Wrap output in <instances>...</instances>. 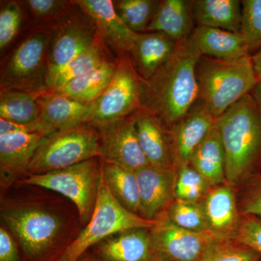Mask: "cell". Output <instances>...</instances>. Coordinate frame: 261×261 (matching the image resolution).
<instances>
[{
    "label": "cell",
    "mask_w": 261,
    "mask_h": 261,
    "mask_svg": "<svg viewBox=\"0 0 261 261\" xmlns=\"http://www.w3.org/2000/svg\"><path fill=\"white\" fill-rule=\"evenodd\" d=\"M44 135L10 133L0 135L2 186H9L28 173L31 161Z\"/></svg>",
    "instance_id": "obj_18"
},
{
    "label": "cell",
    "mask_w": 261,
    "mask_h": 261,
    "mask_svg": "<svg viewBox=\"0 0 261 261\" xmlns=\"http://www.w3.org/2000/svg\"><path fill=\"white\" fill-rule=\"evenodd\" d=\"M99 135V159L136 171L148 166L141 148L133 115L96 127Z\"/></svg>",
    "instance_id": "obj_12"
},
{
    "label": "cell",
    "mask_w": 261,
    "mask_h": 261,
    "mask_svg": "<svg viewBox=\"0 0 261 261\" xmlns=\"http://www.w3.org/2000/svg\"><path fill=\"white\" fill-rule=\"evenodd\" d=\"M113 53L97 35L95 40L86 50L65 65L57 75L49 91L61 88L70 81L92 71L105 62L117 59L113 58Z\"/></svg>",
    "instance_id": "obj_29"
},
{
    "label": "cell",
    "mask_w": 261,
    "mask_h": 261,
    "mask_svg": "<svg viewBox=\"0 0 261 261\" xmlns=\"http://www.w3.org/2000/svg\"><path fill=\"white\" fill-rule=\"evenodd\" d=\"M216 121L205 103L198 99L180 121L169 128L171 154L176 169L190 164L192 155Z\"/></svg>",
    "instance_id": "obj_13"
},
{
    "label": "cell",
    "mask_w": 261,
    "mask_h": 261,
    "mask_svg": "<svg viewBox=\"0 0 261 261\" xmlns=\"http://www.w3.org/2000/svg\"><path fill=\"white\" fill-rule=\"evenodd\" d=\"M200 261H261V254L235 239L217 238Z\"/></svg>",
    "instance_id": "obj_32"
},
{
    "label": "cell",
    "mask_w": 261,
    "mask_h": 261,
    "mask_svg": "<svg viewBox=\"0 0 261 261\" xmlns=\"http://www.w3.org/2000/svg\"><path fill=\"white\" fill-rule=\"evenodd\" d=\"M149 228L151 251L166 261H200L216 238L212 233L196 232L171 222L167 215L156 220Z\"/></svg>",
    "instance_id": "obj_11"
},
{
    "label": "cell",
    "mask_w": 261,
    "mask_h": 261,
    "mask_svg": "<svg viewBox=\"0 0 261 261\" xmlns=\"http://www.w3.org/2000/svg\"><path fill=\"white\" fill-rule=\"evenodd\" d=\"M209 232L216 238L234 239L241 221L234 187L226 183L213 186L201 202Z\"/></svg>",
    "instance_id": "obj_16"
},
{
    "label": "cell",
    "mask_w": 261,
    "mask_h": 261,
    "mask_svg": "<svg viewBox=\"0 0 261 261\" xmlns=\"http://www.w3.org/2000/svg\"><path fill=\"white\" fill-rule=\"evenodd\" d=\"M39 103L43 119L56 130L87 124L93 109V103L83 104L53 92L40 94Z\"/></svg>",
    "instance_id": "obj_22"
},
{
    "label": "cell",
    "mask_w": 261,
    "mask_h": 261,
    "mask_svg": "<svg viewBox=\"0 0 261 261\" xmlns=\"http://www.w3.org/2000/svg\"><path fill=\"white\" fill-rule=\"evenodd\" d=\"M177 44L163 33H138L128 58L138 74L147 81L171 58Z\"/></svg>",
    "instance_id": "obj_19"
},
{
    "label": "cell",
    "mask_w": 261,
    "mask_h": 261,
    "mask_svg": "<svg viewBox=\"0 0 261 261\" xmlns=\"http://www.w3.org/2000/svg\"><path fill=\"white\" fill-rule=\"evenodd\" d=\"M149 228H130L113 233L94 247L105 261H146L152 253Z\"/></svg>",
    "instance_id": "obj_20"
},
{
    "label": "cell",
    "mask_w": 261,
    "mask_h": 261,
    "mask_svg": "<svg viewBox=\"0 0 261 261\" xmlns=\"http://www.w3.org/2000/svg\"><path fill=\"white\" fill-rule=\"evenodd\" d=\"M75 4L93 20L97 35L117 59L128 56L138 33L124 23L111 0H75Z\"/></svg>",
    "instance_id": "obj_14"
},
{
    "label": "cell",
    "mask_w": 261,
    "mask_h": 261,
    "mask_svg": "<svg viewBox=\"0 0 261 261\" xmlns=\"http://www.w3.org/2000/svg\"><path fill=\"white\" fill-rule=\"evenodd\" d=\"M146 261H166L163 260L161 257H158L157 255H154V254L151 253V255H149L148 258L147 259Z\"/></svg>",
    "instance_id": "obj_44"
},
{
    "label": "cell",
    "mask_w": 261,
    "mask_h": 261,
    "mask_svg": "<svg viewBox=\"0 0 261 261\" xmlns=\"http://www.w3.org/2000/svg\"><path fill=\"white\" fill-rule=\"evenodd\" d=\"M226 154V182L240 186L261 173V113L251 94L216 118Z\"/></svg>",
    "instance_id": "obj_2"
},
{
    "label": "cell",
    "mask_w": 261,
    "mask_h": 261,
    "mask_svg": "<svg viewBox=\"0 0 261 261\" xmlns=\"http://www.w3.org/2000/svg\"><path fill=\"white\" fill-rule=\"evenodd\" d=\"M161 1L118 0L113 1L115 10L127 27L136 33L147 32L159 9Z\"/></svg>",
    "instance_id": "obj_30"
},
{
    "label": "cell",
    "mask_w": 261,
    "mask_h": 261,
    "mask_svg": "<svg viewBox=\"0 0 261 261\" xmlns=\"http://www.w3.org/2000/svg\"><path fill=\"white\" fill-rule=\"evenodd\" d=\"M144 83L128 56L118 59L116 73L104 93L93 103L87 125L99 126L132 116L142 108Z\"/></svg>",
    "instance_id": "obj_9"
},
{
    "label": "cell",
    "mask_w": 261,
    "mask_h": 261,
    "mask_svg": "<svg viewBox=\"0 0 261 261\" xmlns=\"http://www.w3.org/2000/svg\"><path fill=\"white\" fill-rule=\"evenodd\" d=\"M242 8L240 33L252 56L261 47V0H243Z\"/></svg>",
    "instance_id": "obj_35"
},
{
    "label": "cell",
    "mask_w": 261,
    "mask_h": 261,
    "mask_svg": "<svg viewBox=\"0 0 261 261\" xmlns=\"http://www.w3.org/2000/svg\"><path fill=\"white\" fill-rule=\"evenodd\" d=\"M235 240L251 247L261 254V219L252 215H241Z\"/></svg>",
    "instance_id": "obj_38"
},
{
    "label": "cell",
    "mask_w": 261,
    "mask_h": 261,
    "mask_svg": "<svg viewBox=\"0 0 261 261\" xmlns=\"http://www.w3.org/2000/svg\"><path fill=\"white\" fill-rule=\"evenodd\" d=\"M252 97L255 99L257 108L261 113V81H258L255 84V87L252 89L251 93Z\"/></svg>",
    "instance_id": "obj_42"
},
{
    "label": "cell",
    "mask_w": 261,
    "mask_h": 261,
    "mask_svg": "<svg viewBox=\"0 0 261 261\" xmlns=\"http://www.w3.org/2000/svg\"><path fill=\"white\" fill-rule=\"evenodd\" d=\"M192 38L202 56L225 61L250 56L241 33L197 27Z\"/></svg>",
    "instance_id": "obj_23"
},
{
    "label": "cell",
    "mask_w": 261,
    "mask_h": 261,
    "mask_svg": "<svg viewBox=\"0 0 261 261\" xmlns=\"http://www.w3.org/2000/svg\"><path fill=\"white\" fill-rule=\"evenodd\" d=\"M196 74L199 99L216 118L251 93L257 82L251 56L230 61L201 56Z\"/></svg>",
    "instance_id": "obj_3"
},
{
    "label": "cell",
    "mask_w": 261,
    "mask_h": 261,
    "mask_svg": "<svg viewBox=\"0 0 261 261\" xmlns=\"http://www.w3.org/2000/svg\"><path fill=\"white\" fill-rule=\"evenodd\" d=\"M234 190L240 214L261 219V173L250 176Z\"/></svg>",
    "instance_id": "obj_37"
},
{
    "label": "cell",
    "mask_w": 261,
    "mask_h": 261,
    "mask_svg": "<svg viewBox=\"0 0 261 261\" xmlns=\"http://www.w3.org/2000/svg\"><path fill=\"white\" fill-rule=\"evenodd\" d=\"M193 13L196 27L241 31L243 8L239 0H194Z\"/></svg>",
    "instance_id": "obj_26"
},
{
    "label": "cell",
    "mask_w": 261,
    "mask_h": 261,
    "mask_svg": "<svg viewBox=\"0 0 261 261\" xmlns=\"http://www.w3.org/2000/svg\"><path fill=\"white\" fill-rule=\"evenodd\" d=\"M140 188L141 216L156 221L164 216L176 199L177 169L148 166L136 171Z\"/></svg>",
    "instance_id": "obj_15"
},
{
    "label": "cell",
    "mask_w": 261,
    "mask_h": 261,
    "mask_svg": "<svg viewBox=\"0 0 261 261\" xmlns=\"http://www.w3.org/2000/svg\"><path fill=\"white\" fill-rule=\"evenodd\" d=\"M214 185L190 165L177 170L176 199L201 202Z\"/></svg>",
    "instance_id": "obj_34"
},
{
    "label": "cell",
    "mask_w": 261,
    "mask_h": 261,
    "mask_svg": "<svg viewBox=\"0 0 261 261\" xmlns=\"http://www.w3.org/2000/svg\"><path fill=\"white\" fill-rule=\"evenodd\" d=\"M118 59L105 62L95 69L70 81L56 90L49 91L83 104H92L108 88L116 73Z\"/></svg>",
    "instance_id": "obj_25"
},
{
    "label": "cell",
    "mask_w": 261,
    "mask_h": 261,
    "mask_svg": "<svg viewBox=\"0 0 261 261\" xmlns=\"http://www.w3.org/2000/svg\"><path fill=\"white\" fill-rule=\"evenodd\" d=\"M51 29L34 27L2 62L0 90L40 95L48 89V53Z\"/></svg>",
    "instance_id": "obj_4"
},
{
    "label": "cell",
    "mask_w": 261,
    "mask_h": 261,
    "mask_svg": "<svg viewBox=\"0 0 261 261\" xmlns=\"http://www.w3.org/2000/svg\"><path fill=\"white\" fill-rule=\"evenodd\" d=\"M194 0H163L147 32H161L176 42L192 37L196 28Z\"/></svg>",
    "instance_id": "obj_21"
},
{
    "label": "cell",
    "mask_w": 261,
    "mask_h": 261,
    "mask_svg": "<svg viewBox=\"0 0 261 261\" xmlns=\"http://www.w3.org/2000/svg\"><path fill=\"white\" fill-rule=\"evenodd\" d=\"M100 179L101 165L95 158L63 169L28 174L23 183L65 196L74 203L81 221L87 225L95 207Z\"/></svg>",
    "instance_id": "obj_8"
},
{
    "label": "cell",
    "mask_w": 261,
    "mask_h": 261,
    "mask_svg": "<svg viewBox=\"0 0 261 261\" xmlns=\"http://www.w3.org/2000/svg\"><path fill=\"white\" fill-rule=\"evenodd\" d=\"M79 261H105L96 254L86 253Z\"/></svg>",
    "instance_id": "obj_43"
},
{
    "label": "cell",
    "mask_w": 261,
    "mask_h": 261,
    "mask_svg": "<svg viewBox=\"0 0 261 261\" xmlns=\"http://www.w3.org/2000/svg\"><path fill=\"white\" fill-rule=\"evenodd\" d=\"M201 56L192 37L181 41L171 58L145 81L142 108L157 115L169 128L199 99L196 68Z\"/></svg>",
    "instance_id": "obj_1"
},
{
    "label": "cell",
    "mask_w": 261,
    "mask_h": 261,
    "mask_svg": "<svg viewBox=\"0 0 261 261\" xmlns=\"http://www.w3.org/2000/svg\"><path fill=\"white\" fill-rule=\"evenodd\" d=\"M97 128L85 124L44 136L29 166L28 174H40L99 158Z\"/></svg>",
    "instance_id": "obj_7"
},
{
    "label": "cell",
    "mask_w": 261,
    "mask_h": 261,
    "mask_svg": "<svg viewBox=\"0 0 261 261\" xmlns=\"http://www.w3.org/2000/svg\"><path fill=\"white\" fill-rule=\"evenodd\" d=\"M21 2L9 1L2 4L0 10V50H6L18 36L23 20Z\"/></svg>",
    "instance_id": "obj_36"
},
{
    "label": "cell",
    "mask_w": 261,
    "mask_h": 261,
    "mask_svg": "<svg viewBox=\"0 0 261 261\" xmlns=\"http://www.w3.org/2000/svg\"><path fill=\"white\" fill-rule=\"evenodd\" d=\"M166 215L171 222L179 227L196 232L208 231L201 202L175 199L168 207Z\"/></svg>",
    "instance_id": "obj_33"
},
{
    "label": "cell",
    "mask_w": 261,
    "mask_h": 261,
    "mask_svg": "<svg viewBox=\"0 0 261 261\" xmlns=\"http://www.w3.org/2000/svg\"><path fill=\"white\" fill-rule=\"evenodd\" d=\"M37 94L18 90H0V118L24 124L42 118Z\"/></svg>",
    "instance_id": "obj_28"
},
{
    "label": "cell",
    "mask_w": 261,
    "mask_h": 261,
    "mask_svg": "<svg viewBox=\"0 0 261 261\" xmlns=\"http://www.w3.org/2000/svg\"><path fill=\"white\" fill-rule=\"evenodd\" d=\"M252 65L257 82L261 81V47L251 56Z\"/></svg>",
    "instance_id": "obj_41"
},
{
    "label": "cell",
    "mask_w": 261,
    "mask_h": 261,
    "mask_svg": "<svg viewBox=\"0 0 261 261\" xmlns=\"http://www.w3.org/2000/svg\"><path fill=\"white\" fill-rule=\"evenodd\" d=\"M133 117L141 148L149 164L159 168H174L167 124L145 108L138 110Z\"/></svg>",
    "instance_id": "obj_17"
},
{
    "label": "cell",
    "mask_w": 261,
    "mask_h": 261,
    "mask_svg": "<svg viewBox=\"0 0 261 261\" xmlns=\"http://www.w3.org/2000/svg\"><path fill=\"white\" fill-rule=\"evenodd\" d=\"M73 2L74 6L69 15L51 29L48 53L49 91L65 65L86 50L97 37L93 20Z\"/></svg>",
    "instance_id": "obj_10"
},
{
    "label": "cell",
    "mask_w": 261,
    "mask_h": 261,
    "mask_svg": "<svg viewBox=\"0 0 261 261\" xmlns=\"http://www.w3.org/2000/svg\"><path fill=\"white\" fill-rule=\"evenodd\" d=\"M190 165L214 186L226 183V154L216 121L192 155Z\"/></svg>",
    "instance_id": "obj_24"
},
{
    "label": "cell",
    "mask_w": 261,
    "mask_h": 261,
    "mask_svg": "<svg viewBox=\"0 0 261 261\" xmlns=\"http://www.w3.org/2000/svg\"><path fill=\"white\" fill-rule=\"evenodd\" d=\"M13 235L4 226L0 227V261H22Z\"/></svg>",
    "instance_id": "obj_40"
},
{
    "label": "cell",
    "mask_w": 261,
    "mask_h": 261,
    "mask_svg": "<svg viewBox=\"0 0 261 261\" xmlns=\"http://www.w3.org/2000/svg\"><path fill=\"white\" fill-rule=\"evenodd\" d=\"M54 132H56V130L43 118L34 123H24V124L12 123L0 118V135L20 133L42 134V135H47Z\"/></svg>",
    "instance_id": "obj_39"
},
{
    "label": "cell",
    "mask_w": 261,
    "mask_h": 261,
    "mask_svg": "<svg viewBox=\"0 0 261 261\" xmlns=\"http://www.w3.org/2000/svg\"><path fill=\"white\" fill-rule=\"evenodd\" d=\"M1 221L16 239L29 261H43L56 247L63 230L61 217L35 205L2 207Z\"/></svg>",
    "instance_id": "obj_6"
},
{
    "label": "cell",
    "mask_w": 261,
    "mask_h": 261,
    "mask_svg": "<svg viewBox=\"0 0 261 261\" xmlns=\"http://www.w3.org/2000/svg\"><path fill=\"white\" fill-rule=\"evenodd\" d=\"M34 20V27L53 29L70 13L74 3L63 0H27L21 2Z\"/></svg>",
    "instance_id": "obj_31"
},
{
    "label": "cell",
    "mask_w": 261,
    "mask_h": 261,
    "mask_svg": "<svg viewBox=\"0 0 261 261\" xmlns=\"http://www.w3.org/2000/svg\"><path fill=\"white\" fill-rule=\"evenodd\" d=\"M157 221L144 219L119 203L108 190L101 174L97 200L88 224L54 261H79L108 237L130 228H151Z\"/></svg>",
    "instance_id": "obj_5"
},
{
    "label": "cell",
    "mask_w": 261,
    "mask_h": 261,
    "mask_svg": "<svg viewBox=\"0 0 261 261\" xmlns=\"http://www.w3.org/2000/svg\"><path fill=\"white\" fill-rule=\"evenodd\" d=\"M101 174L114 198L126 210L142 216L140 188L135 171L102 161Z\"/></svg>",
    "instance_id": "obj_27"
}]
</instances>
